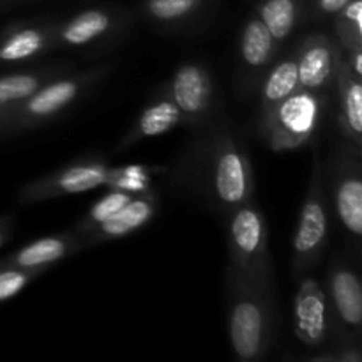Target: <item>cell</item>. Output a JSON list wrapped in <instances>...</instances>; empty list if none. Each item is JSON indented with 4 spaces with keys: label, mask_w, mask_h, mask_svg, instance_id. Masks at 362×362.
Wrapping results in <instances>:
<instances>
[{
    "label": "cell",
    "mask_w": 362,
    "mask_h": 362,
    "mask_svg": "<svg viewBox=\"0 0 362 362\" xmlns=\"http://www.w3.org/2000/svg\"><path fill=\"white\" fill-rule=\"evenodd\" d=\"M6 108H7V106H6ZM6 108H0V120H2L4 113H6Z\"/></svg>",
    "instance_id": "30"
},
{
    "label": "cell",
    "mask_w": 362,
    "mask_h": 362,
    "mask_svg": "<svg viewBox=\"0 0 362 362\" xmlns=\"http://www.w3.org/2000/svg\"><path fill=\"white\" fill-rule=\"evenodd\" d=\"M133 197L134 194L126 189L108 187V193H105L98 202H94V205L88 209L87 214H85L83 218H80V221L74 223L69 230L73 233H76V235H81V233L95 228V226L101 225L103 221L112 218L115 212H119Z\"/></svg>",
    "instance_id": "25"
},
{
    "label": "cell",
    "mask_w": 362,
    "mask_h": 362,
    "mask_svg": "<svg viewBox=\"0 0 362 362\" xmlns=\"http://www.w3.org/2000/svg\"><path fill=\"white\" fill-rule=\"evenodd\" d=\"M357 76L343 59L341 52L336 59L334 87L338 94V122L341 138L352 147L362 151V85Z\"/></svg>",
    "instance_id": "18"
},
{
    "label": "cell",
    "mask_w": 362,
    "mask_h": 362,
    "mask_svg": "<svg viewBox=\"0 0 362 362\" xmlns=\"http://www.w3.org/2000/svg\"><path fill=\"white\" fill-rule=\"evenodd\" d=\"M331 20L336 46L354 73L362 78V2L350 0Z\"/></svg>",
    "instance_id": "22"
},
{
    "label": "cell",
    "mask_w": 362,
    "mask_h": 362,
    "mask_svg": "<svg viewBox=\"0 0 362 362\" xmlns=\"http://www.w3.org/2000/svg\"><path fill=\"white\" fill-rule=\"evenodd\" d=\"M331 207L324 184V159L315 158L306 194L300 205L297 228L292 239V278L313 272L324 260L331 239Z\"/></svg>",
    "instance_id": "7"
},
{
    "label": "cell",
    "mask_w": 362,
    "mask_h": 362,
    "mask_svg": "<svg viewBox=\"0 0 362 362\" xmlns=\"http://www.w3.org/2000/svg\"><path fill=\"white\" fill-rule=\"evenodd\" d=\"M225 225L228 253L226 271L276 293L269 225L257 198L226 212Z\"/></svg>",
    "instance_id": "4"
},
{
    "label": "cell",
    "mask_w": 362,
    "mask_h": 362,
    "mask_svg": "<svg viewBox=\"0 0 362 362\" xmlns=\"http://www.w3.org/2000/svg\"><path fill=\"white\" fill-rule=\"evenodd\" d=\"M349 2L350 0H308L303 23L313 25L325 20H331V18L334 16L339 9H343Z\"/></svg>",
    "instance_id": "27"
},
{
    "label": "cell",
    "mask_w": 362,
    "mask_h": 362,
    "mask_svg": "<svg viewBox=\"0 0 362 362\" xmlns=\"http://www.w3.org/2000/svg\"><path fill=\"white\" fill-rule=\"evenodd\" d=\"M325 110L327 92L297 88L258 124V134L274 152L299 151L320 133Z\"/></svg>",
    "instance_id": "6"
},
{
    "label": "cell",
    "mask_w": 362,
    "mask_h": 362,
    "mask_svg": "<svg viewBox=\"0 0 362 362\" xmlns=\"http://www.w3.org/2000/svg\"><path fill=\"white\" fill-rule=\"evenodd\" d=\"M226 329L235 359L264 361L272 349L276 293L225 272Z\"/></svg>",
    "instance_id": "3"
},
{
    "label": "cell",
    "mask_w": 362,
    "mask_h": 362,
    "mask_svg": "<svg viewBox=\"0 0 362 362\" xmlns=\"http://www.w3.org/2000/svg\"><path fill=\"white\" fill-rule=\"evenodd\" d=\"M339 48L325 32H311L296 45L299 88L327 92L334 83Z\"/></svg>",
    "instance_id": "15"
},
{
    "label": "cell",
    "mask_w": 362,
    "mask_h": 362,
    "mask_svg": "<svg viewBox=\"0 0 362 362\" xmlns=\"http://www.w3.org/2000/svg\"><path fill=\"white\" fill-rule=\"evenodd\" d=\"M113 177V166L101 158H85L69 163L55 172L25 184L18 193L21 205L42 204L62 197L88 193L108 186Z\"/></svg>",
    "instance_id": "9"
},
{
    "label": "cell",
    "mask_w": 362,
    "mask_h": 362,
    "mask_svg": "<svg viewBox=\"0 0 362 362\" xmlns=\"http://www.w3.org/2000/svg\"><path fill=\"white\" fill-rule=\"evenodd\" d=\"M279 53H281L279 42L276 41L262 18L251 11L240 27L239 42H237L235 85L240 98L250 99L257 94L262 78L278 59Z\"/></svg>",
    "instance_id": "11"
},
{
    "label": "cell",
    "mask_w": 362,
    "mask_h": 362,
    "mask_svg": "<svg viewBox=\"0 0 362 362\" xmlns=\"http://www.w3.org/2000/svg\"><path fill=\"white\" fill-rule=\"evenodd\" d=\"M212 0H141L140 13L151 25L165 30L189 25Z\"/></svg>",
    "instance_id": "23"
},
{
    "label": "cell",
    "mask_w": 362,
    "mask_h": 362,
    "mask_svg": "<svg viewBox=\"0 0 362 362\" xmlns=\"http://www.w3.org/2000/svg\"><path fill=\"white\" fill-rule=\"evenodd\" d=\"M297 293L293 300V331L297 339L310 350H320L331 339L338 324L332 313L324 285L311 272L297 279Z\"/></svg>",
    "instance_id": "12"
},
{
    "label": "cell",
    "mask_w": 362,
    "mask_h": 362,
    "mask_svg": "<svg viewBox=\"0 0 362 362\" xmlns=\"http://www.w3.org/2000/svg\"><path fill=\"white\" fill-rule=\"evenodd\" d=\"M325 293L336 320L362 338V285L356 267L341 253L332 255L325 272Z\"/></svg>",
    "instance_id": "14"
},
{
    "label": "cell",
    "mask_w": 362,
    "mask_h": 362,
    "mask_svg": "<svg viewBox=\"0 0 362 362\" xmlns=\"http://www.w3.org/2000/svg\"><path fill=\"white\" fill-rule=\"evenodd\" d=\"M175 173V184L225 216L257 198L253 161L243 138L226 120H209Z\"/></svg>",
    "instance_id": "1"
},
{
    "label": "cell",
    "mask_w": 362,
    "mask_h": 362,
    "mask_svg": "<svg viewBox=\"0 0 362 362\" xmlns=\"http://www.w3.org/2000/svg\"><path fill=\"white\" fill-rule=\"evenodd\" d=\"M112 67L113 62L94 64L85 69H71L46 81L30 95L7 106L0 120V138L16 136L55 122L101 85Z\"/></svg>",
    "instance_id": "2"
},
{
    "label": "cell",
    "mask_w": 362,
    "mask_h": 362,
    "mask_svg": "<svg viewBox=\"0 0 362 362\" xmlns=\"http://www.w3.org/2000/svg\"><path fill=\"white\" fill-rule=\"evenodd\" d=\"M83 250L85 246L80 237L67 230V232L41 237V239H35L18 247L16 251L0 258V265L48 272L55 264Z\"/></svg>",
    "instance_id": "17"
},
{
    "label": "cell",
    "mask_w": 362,
    "mask_h": 362,
    "mask_svg": "<svg viewBox=\"0 0 362 362\" xmlns=\"http://www.w3.org/2000/svg\"><path fill=\"white\" fill-rule=\"evenodd\" d=\"M299 88L296 46L290 52L279 53L258 85L257 126L267 119L269 113Z\"/></svg>",
    "instance_id": "20"
},
{
    "label": "cell",
    "mask_w": 362,
    "mask_h": 362,
    "mask_svg": "<svg viewBox=\"0 0 362 362\" xmlns=\"http://www.w3.org/2000/svg\"><path fill=\"white\" fill-rule=\"evenodd\" d=\"M180 126H184V117L175 103L156 92L154 98L145 105L129 129L122 134L119 144L115 145V151L126 152L148 138L161 136Z\"/></svg>",
    "instance_id": "19"
},
{
    "label": "cell",
    "mask_w": 362,
    "mask_h": 362,
    "mask_svg": "<svg viewBox=\"0 0 362 362\" xmlns=\"http://www.w3.org/2000/svg\"><path fill=\"white\" fill-rule=\"evenodd\" d=\"M308 0H260L255 13L262 18L279 46L288 41L303 23Z\"/></svg>",
    "instance_id": "24"
},
{
    "label": "cell",
    "mask_w": 362,
    "mask_h": 362,
    "mask_svg": "<svg viewBox=\"0 0 362 362\" xmlns=\"http://www.w3.org/2000/svg\"><path fill=\"white\" fill-rule=\"evenodd\" d=\"M159 207H161V202H159V197L154 191L134 194L112 218H108L101 225H98L95 228L88 230V232L81 233L78 237L83 243L85 250L92 246H99V244L122 239V237L131 235V233L147 226L156 218Z\"/></svg>",
    "instance_id": "16"
},
{
    "label": "cell",
    "mask_w": 362,
    "mask_h": 362,
    "mask_svg": "<svg viewBox=\"0 0 362 362\" xmlns=\"http://www.w3.org/2000/svg\"><path fill=\"white\" fill-rule=\"evenodd\" d=\"M329 207L345 235L361 251L362 239V151L339 138L324 159Z\"/></svg>",
    "instance_id": "5"
},
{
    "label": "cell",
    "mask_w": 362,
    "mask_h": 362,
    "mask_svg": "<svg viewBox=\"0 0 362 362\" xmlns=\"http://www.w3.org/2000/svg\"><path fill=\"white\" fill-rule=\"evenodd\" d=\"M57 18H28L0 28V67H27L57 52Z\"/></svg>",
    "instance_id": "13"
},
{
    "label": "cell",
    "mask_w": 362,
    "mask_h": 362,
    "mask_svg": "<svg viewBox=\"0 0 362 362\" xmlns=\"http://www.w3.org/2000/svg\"><path fill=\"white\" fill-rule=\"evenodd\" d=\"M42 271L34 269H20V267H4L0 265V304L7 303L18 293L23 292L32 281L42 276Z\"/></svg>",
    "instance_id": "26"
},
{
    "label": "cell",
    "mask_w": 362,
    "mask_h": 362,
    "mask_svg": "<svg viewBox=\"0 0 362 362\" xmlns=\"http://www.w3.org/2000/svg\"><path fill=\"white\" fill-rule=\"evenodd\" d=\"M158 92L175 103L184 117V126L202 127L212 120L216 83L211 67L205 62L189 60L179 64Z\"/></svg>",
    "instance_id": "10"
},
{
    "label": "cell",
    "mask_w": 362,
    "mask_h": 362,
    "mask_svg": "<svg viewBox=\"0 0 362 362\" xmlns=\"http://www.w3.org/2000/svg\"><path fill=\"white\" fill-rule=\"evenodd\" d=\"M133 25V14L122 6H94L71 16L57 18V49L95 53L122 42Z\"/></svg>",
    "instance_id": "8"
},
{
    "label": "cell",
    "mask_w": 362,
    "mask_h": 362,
    "mask_svg": "<svg viewBox=\"0 0 362 362\" xmlns=\"http://www.w3.org/2000/svg\"><path fill=\"white\" fill-rule=\"evenodd\" d=\"M21 2V0H0V7H7V6H13V4Z\"/></svg>",
    "instance_id": "29"
},
{
    "label": "cell",
    "mask_w": 362,
    "mask_h": 362,
    "mask_svg": "<svg viewBox=\"0 0 362 362\" xmlns=\"http://www.w3.org/2000/svg\"><path fill=\"white\" fill-rule=\"evenodd\" d=\"M71 69H74L73 60H55V62L32 64V66L2 73L0 74V108L21 101L46 81Z\"/></svg>",
    "instance_id": "21"
},
{
    "label": "cell",
    "mask_w": 362,
    "mask_h": 362,
    "mask_svg": "<svg viewBox=\"0 0 362 362\" xmlns=\"http://www.w3.org/2000/svg\"><path fill=\"white\" fill-rule=\"evenodd\" d=\"M14 219L13 216H0V250L13 239Z\"/></svg>",
    "instance_id": "28"
}]
</instances>
